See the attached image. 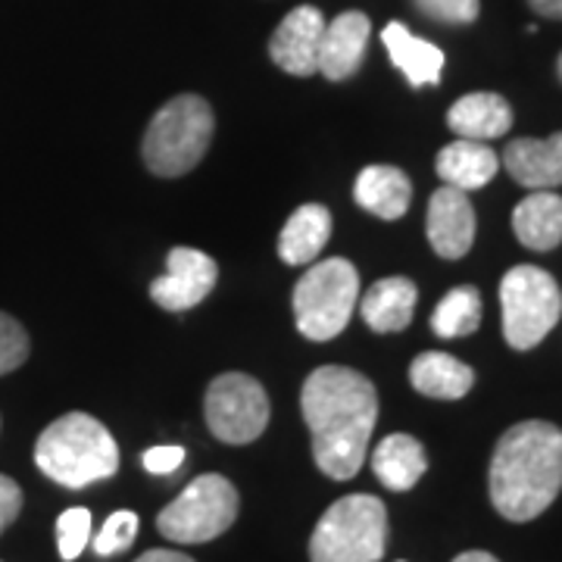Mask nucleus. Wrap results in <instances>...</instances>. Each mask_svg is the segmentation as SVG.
<instances>
[{"label":"nucleus","mask_w":562,"mask_h":562,"mask_svg":"<svg viewBox=\"0 0 562 562\" xmlns=\"http://www.w3.org/2000/svg\"><path fill=\"white\" fill-rule=\"evenodd\" d=\"M301 409L316 465L335 482H350L366 462L379 419L375 384L357 369L322 366L303 382Z\"/></svg>","instance_id":"f257e3e1"},{"label":"nucleus","mask_w":562,"mask_h":562,"mask_svg":"<svg viewBox=\"0 0 562 562\" xmlns=\"http://www.w3.org/2000/svg\"><path fill=\"white\" fill-rule=\"evenodd\" d=\"M487 487L503 519H538L562 491V428L538 419L513 425L497 441Z\"/></svg>","instance_id":"f03ea898"},{"label":"nucleus","mask_w":562,"mask_h":562,"mask_svg":"<svg viewBox=\"0 0 562 562\" xmlns=\"http://www.w3.org/2000/svg\"><path fill=\"white\" fill-rule=\"evenodd\" d=\"M35 465L60 487L81 491L120 472V447L94 416L66 413L41 431Z\"/></svg>","instance_id":"7ed1b4c3"},{"label":"nucleus","mask_w":562,"mask_h":562,"mask_svg":"<svg viewBox=\"0 0 562 562\" xmlns=\"http://www.w3.org/2000/svg\"><path fill=\"white\" fill-rule=\"evenodd\" d=\"M213 110L198 94H179L154 113L140 154L154 176L179 179L203 160L213 140Z\"/></svg>","instance_id":"20e7f679"},{"label":"nucleus","mask_w":562,"mask_h":562,"mask_svg":"<svg viewBox=\"0 0 562 562\" xmlns=\"http://www.w3.org/2000/svg\"><path fill=\"white\" fill-rule=\"evenodd\" d=\"M387 543V509L372 494H350L322 513L310 562H379Z\"/></svg>","instance_id":"39448f33"},{"label":"nucleus","mask_w":562,"mask_h":562,"mask_svg":"<svg viewBox=\"0 0 562 562\" xmlns=\"http://www.w3.org/2000/svg\"><path fill=\"white\" fill-rule=\"evenodd\" d=\"M360 297V272L344 257L313 262L294 288V322L310 341L338 338Z\"/></svg>","instance_id":"423d86ee"},{"label":"nucleus","mask_w":562,"mask_h":562,"mask_svg":"<svg viewBox=\"0 0 562 562\" xmlns=\"http://www.w3.org/2000/svg\"><path fill=\"white\" fill-rule=\"evenodd\" d=\"M503 338L513 350H531L557 328L562 291L550 272L538 266H516L501 281Z\"/></svg>","instance_id":"0eeeda50"},{"label":"nucleus","mask_w":562,"mask_h":562,"mask_svg":"<svg viewBox=\"0 0 562 562\" xmlns=\"http://www.w3.org/2000/svg\"><path fill=\"white\" fill-rule=\"evenodd\" d=\"M238 491L225 475H198L157 516V528L172 543H206L225 535L238 519Z\"/></svg>","instance_id":"6e6552de"},{"label":"nucleus","mask_w":562,"mask_h":562,"mask_svg":"<svg viewBox=\"0 0 562 562\" xmlns=\"http://www.w3.org/2000/svg\"><path fill=\"white\" fill-rule=\"evenodd\" d=\"M203 413L213 438L222 443H250L260 438L269 425V397L262 384L244 372H225L206 387Z\"/></svg>","instance_id":"1a4fd4ad"},{"label":"nucleus","mask_w":562,"mask_h":562,"mask_svg":"<svg viewBox=\"0 0 562 562\" xmlns=\"http://www.w3.org/2000/svg\"><path fill=\"white\" fill-rule=\"evenodd\" d=\"M220 266L203 250L172 247L166 257V276L150 284V297L169 313H184L191 306L206 301V294L216 288Z\"/></svg>","instance_id":"9d476101"},{"label":"nucleus","mask_w":562,"mask_h":562,"mask_svg":"<svg viewBox=\"0 0 562 562\" xmlns=\"http://www.w3.org/2000/svg\"><path fill=\"white\" fill-rule=\"evenodd\" d=\"M325 16L316 7L291 10L269 38V57L288 76L310 79L319 72V44L325 32Z\"/></svg>","instance_id":"9b49d317"},{"label":"nucleus","mask_w":562,"mask_h":562,"mask_svg":"<svg viewBox=\"0 0 562 562\" xmlns=\"http://www.w3.org/2000/svg\"><path fill=\"white\" fill-rule=\"evenodd\" d=\"M428 241L441 260H460L475 244V206L465 191L443 184L428 201Z\"/></svg>","instance_id":"f8f14e48"},{"label":"nucleus","mask_w":562,"mask_h":562,"mask_svg":"<svg viewBox=\"0 0 562 562\" xmlns=\"http://www.w3.org/2000/svg\"><path fill=\"white\" fill-rule=\"evenodd\" d=\"M372 38V22L360 10H347L322 32L319 72L328 81H347L362 66Z\"/></svg>","instance_id":"ddd939ff"},{"label":"nucleus","mask_w":562,"mask_h":562,"mask_svg":"<svg viewBox=\"0 0 562 562\" xmlns=\"http://www.w3.org/2000/svg\"><path fill=\"white\" fill-rule=\"evenodd\" d=\"M503 166L522 188H557L562 184V132L550 138H516L506 144Z\"/></svg>","instance_id":"4468645a"},{"label":"nucleus","mask_w":562,"mask_h":562,"mask_svg":"<svg viewBox=\"0 0 562 562\" xmlns=\"http://www.w3.org/2000/svg\"><path fill=\"white\" fill-rule=\"evenodd\" d=\"M447 125L457 138L487 144V140L503 138L513 128V106L494 91H475L450 106Z\"/></svg>","instance_id":"2eb2a0df"},{"label":"nucleus","mask_w":562,"mask_h":562,"mask_svg":"<svg viewBox=\"0 0 562 562\" xmlns=\"http://www.w3.org/2000/svg\"><path fill=\"white\" fill-rule=\"evenodd\" d=\"M416 303H419V288L409 279H403V276H394V279L375 281L366 291L360 313L372 331L394 335V331H403L413 322Z\"/></svg>","instance_id":"dca6fc26"},{"label":"nucleus","mask_w":562,"mask_h":562,"mask_svg":"<svg viewBox=\"0 0 562 562\" xmlns=\"http://www.w3.org/2000/svg\"><path fill=\"white\" fill-rule=\"evenodd\" d=\"M384 47L391 54V63L401 69L413 88L438 85L443 72V50L431 41L413 35L403 22H387L382 32Z\"/></svg>","instance_id":"f3484780"},{"label":"nucleus","mask_w":562,"mask_h":562,"mask_svg":"<svg viewBox=\"0 0 562 562\" xmlns=\"http://www.w3.org/2000/svg\"><path fill=\"white\" fill-rule=\"evenodd\" d=\"M353 198L366 213L379 220H401L413 201V184L397 166H366L357 176Z\"/></svg>","instance_id":"a211bd4d"},{"label":"nucleus","mask_w":562,"mask_h":562,"mask_svg":"<svg viewBox=\"0 0 562 562\" xmlns=\"http://www.w3.org/2000/svg\"><path fill=\"white\" fill-rule=\"evenodd\" d=\"M435 169H438L443 184H453L460 191H475V188H484L487 181L497 176L501 157L484 140L460 138L447 144L438 154Z\"/></svg>","instance_id":"6ab92c4d"},{"label":"nucleus","mask_w":562,"mask_h":562,"mask_svg":"<svg viewBox=\"0 0 562 562\" xmlns=\"http://www.w3.org/2000/svg\"><path fill=\"white\" fill-rule=\"evenodd\" d=\"M513 232L528 247L547 254L562 244V198L553 191H535L513 210Z\"/></svg>","instance_id":"aec40b11"},{"label":"nucleus","mask_w":562,"mask_h":562,"mask_svg":"<svg viewBox=\"0 0 562 562\" xmlns=\"http://www.w3.org/2000/svg\"><path fill=\"white\" fill-rule=\"evenodd\" d=\"M409 382L413 387L431 397V401H460L472 391L475 372L450 353H419L409 366Z\"/></svg>","instance_id":"412c9836"},{"label":"nucleus","mask_w":562,"mask_h":562,"mask_svg":"<svg viewBox=\"0 0 562 562\" xmlns=\"http://www.w3.org/2000/svg\"><path fill=\"white\" fill-rule=\"evenodd\" d=\"M428 469V453L413 435H387L372 453V472L387 491H409L416 487Z\"/></svg>","instance_id":"4be33fe9"},{"label":"nucleus","mask_w":562,"mask_h":562,"mask_svg":"<svg viewBox=\"0 0 562 562\" xmlns=\"http://www.w3.org/2000/svg\"><path fill=\"white\" fill-rule=\"evenodd\" d=\"M331 238V213L322 203H306L281 228L279 257L288 266H306L319 257Z\"/></svg>","instance_id":"5701e85b"},{"label":"nucleus","mask_w":562,"mask_h":562,"mask_svg":"<svg viewBox=\"0 0 562 562\" xmlns=\"http://www.w3.org/2000/svg\"><path fill=\"white\" fill-rule=\"evenodd\" d=\"M482 294L472 284H460L443 294V301L431 313V331L438 338H465L482 325Z\"/></svg>","instance_id":"b1692460"},{"label":"nucleus","mask_w":562,"mask_h":562,"mask_svg":"<svg viewBox=\"0 0 562 562\" xmlns=\"http://www.w3.org/2000/svg\"><path fill=\"white\" fill-rule=\"evenodd\" d=\"M91 543V513L85 506H72L57 519V547L66 562L79 560L81 550Z\"/></svg>","instance_id":"393cba45"},{"label":"nucleus","mask_w":562,"mask_h":562,"mask_svg":"<svg viewBox=\"0 0 562 562\" xmlns=\"http://www.w3.org/2000/svg\"><path fill=\"white\" fill-rule=\"evenodd\" d=\"M138 535V516L132 509H120L103 522L101 535L94 538V553L98 557H116L122 550H128Z\"/></svg>","instance_id":"a878e982"},{"label":"nucleus","mask_w":562,"mask_h":562,"mask_svg":"<svg viewBox=\"0 0 562 562\" xmlns=\"http://www.w3.org/2000/svg\"><path fill=\"white\" fill-rule=\"evenodd\" d=\"M29 360V335L10 313H0V375L16 372Z\"/></svg>","instance_id":"bb28decb"},{"label":"nucleus","mask_w":562,"mask_h":562,"mask_svg":"<svg viewBox=\"0 0 562 562\" xmlns=\"http://www.w3.org/2000/svg\"><path fill=\"white\" fill-rule=\"evenodd\" d=\"M416 10L441 25H472L482 13V0H413Z\"/></svg>","instance_id":"cd10ccee"},{"label":"nucleus","mask_w":562,"mask_h":562,"mask_svg":"<svg viewBox=\"0 0 562 562\" xmlns=\"http://www.w3.org/2000/svg\"><path fill=\"white\" fill-rule=\"evenodd\" d=\"M140 462H144V469L154 472V475H172L181 462H184V447H172V443H169V447H150V450L140 457Z\"/></svg>","instance_id":"c85d7f7f"},{"label":"nucleus","mask_w":562,"mask_h":562,"mask_svg":"<svg viewBox=\"0 0 562 562\" xmlns=\"http://www.w3.org/2000/svg\"><path fill=\"white\" fill-rule=\"evenodd\" d=\"M22 487L10 475H0V535L20 519Z\"/></svg>","instance_id":"c756f323"},{"label":"nucleus","mask_w":562,"mask_h":562,"mask_svg":"<svg viewBox=\"0 0 562 562\" xmlns=\"http://www.w3.org/2000/svg\"><path fill=\"white\" fill-rule=\"evenodd\" d=\"M528 7L543 20H562V0H528Z\"/></svg>","instance_id":"7c9ffc66"},{"label":"nucleus","mask_w":562,"mask_h":562,"mask_svg":"<svg viewBox=\"0 0 562 562\" xmlns=\"http://www.w3.org/2000/svg\"><path fill=\"white\" fill-rule=\"evenodd\" d=\"M135 562H194L191 557H184L179 550H147L144 557H138Z\"/></svg>","instance_id":"2f4dec72"},{"label":"nucleus","mask_w":562,"mask_h":562,"mask_svg":"<svg viewBox=\"0 0 562 562\" xmlns=\"http://www.w3.org/2000/svg\"><path fill=\"white\" fill-rule=\"evenodd\" d=\"M453 562H501L497 557L484 553V550H469V553H460Z\"/></svg>","instance_id":"473e14b6"},{"label":"nucleus","mask_w":562,"mask_h":562,"mask_svg":"<svg viewBox=\"0 0 562 562\" xmlns=\"http://www.w3.org/2000/svg\"><path fill=\"white\" fill-rule=\"evenodd\" d=\"M557 72H560V81H562V54H560V60H557Z\"/></svg>","instance_id":"72a5a7b5"}]
</instances>
